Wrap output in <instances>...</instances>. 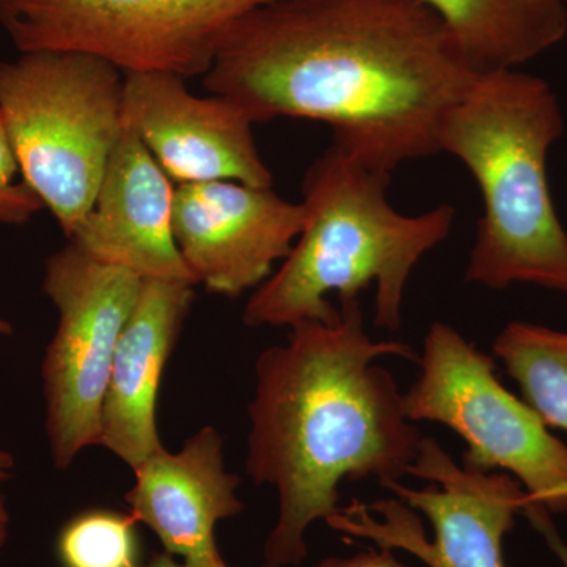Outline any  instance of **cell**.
<instances>
[{
  "label": "cell",
  "instance_id": "6da1fadb",
  "mask_svg": "<svg viewBox=\"0 0 567 567\" xmlns=\"http://www.w3.org/2000/svg\"><path fill=\"white\" fill-rule=\"evenodd\" d=\"M477 74L423 0H274L238 20L203 78L254 123L322 122L382 173L440 153Z\"/></svg>",
  "mask_w": 567,
  "mask_h": 567
},
{
  "label": "cell",
  "instance_id": "7a4b0ae2",
  "mask_svg": "<svg viewBox=\"0 0 567 567\" xmlns=\"http://www.w3.org/2000/svg\"><path fill=\"white\" fill-rule=\"evenodd\" d=\"M339 311L333 323L297 324L286 344L265 350L256 363L246 473L279 495L278 522L265 544L268 567L300 565L306 529L339 511V486L399 481L423 440L393 375L375 363L416 354L365 333L358 298Z\"/></svg>",
  "mask_w": 567,
  "mask_h": 567
},
{
  "label": "cell",
  "instance_id": "3957f363",
  "mask_svg": "<svg viewBox=\"0 0 567 567\" xmlns=\"http://www.w3.org/2000/svg\"><path fill=\"white\" fill-rule=\"evenodd\" d=\"M391 174L331 144L303 181V229L281 267L257 287L244 311L249 328L333 323L328 295L354 300L375 286V327L399 330L406 284L425 254L446 240L456 210L443 204L404 215L388 203Z\"/></svg>",
  "mask_w": 567,
  "mask_h": 567
},
{
  "label": "cell",
  "instance_id": "277c9868",
  "mask_svg": "<svg viewBox=\"0 0 567 567\" xmlns=\"http://www.w3.org/2000/svg\"><path fill=\"white\" fill-rule=\"evenodd\" d=\"M563 133L557 93L518 69L481 74L447 112L440 153L464 164L484 204L466 282L492 290L533 284L567 295V233L547 174Z\"/></svg>",
  "mask_w": 567,
  "mask_h": 567
},
{
  "label": "cell",
  "instance_id": "5b68a950",
  "mask_svg": "<svg viewBox=\"0 0 567 567\" xmlns=\"http://www.w3.org/2000/svg\"><path fill=\"white\" fill-rule=\"evenodd\" d=\"M125 74L78 52H24L0 61V114L22 182L66 240L91 212L121 140Z\"/></svg>",
  "mask_w": 567,
  "mask_h": 567
},
{
  "label": "cell",
  "instance_id": "8992f818",
  "mask_svg": "<svg viewBox=\"0 0 567 567\" xmlns=\"http://www.w3.org/2000/svg\"><path fill=\"white\" fill-rule=\"evenodd\" d=\"M420 364V379L404 394L405 416L456 432L470 472L506 473L527 492L529 506L567 513V446L503 386L495 361L436 322L425 334Z\"/></svg>",
  "mask_w": 567,
  "mask_h": 567
},
{
  "label": "cell",
  "instance_id": "52a82bcc",
  "mask_svg": "<svg viewBox=\"0 0 567 567\" xmlns=\"http://www.w3.org/2000/svg\"><path fill=\"white\" fill-rule=\"evenodd\" d=\"M274 0H0L20 54L78 52L123 74L204 78L233 25Z\"/></svg>",
  "mask_w": 567,
  "mask_h": 567
},
{
  "label": "cell",
  "instance_id": "ba28073f",
  "mask_svg": "<svg viewBox=\"0 0 567 567\" xmlns=\"http://www.w3.org/2000/svg\"><path fill=\"white\" fill-rule=\"evenodd\" d=\"M409 475L431 481L423 488L382 484L398 499L352 503L328 518L338 532L409 551L427 567H506L503 540L529 506L527 492L506 473L458 466L435 439L421 440Z\"/></svg>",
  "mask_w": 567,
  "mask_h": 567
},
{
  "label": "cell",
  "instance_id": "9c48e42d",
  "mask_svg": "<svg viewBox=\"0 0 567 567\" xmlns=\"http://www.w3.org/2000/svg\"><path fill=\"white\" fill-rule=\"evenodd\" d=\"M140 276L66 244L44 265L43 292L59 322L43 361L47 435L55 468L100 445L115 347L140 298Z\"/></svg>",
  "mask_w": 567,
  "mask_h": 567
},
{
  "label": "cell",
  "instance_id": "30bf717a",
  "mask_svg": "<svg viewBox=\"0 0 567 567\" xmlns=\"http://www.w3.org/2000/svg\"><path fill=\"white\" fill-rule=\"evenodd\" d=\"M301 204L240 182L175 185L173 229L186 267L208 292L237 298L262 286L303 229Z\"/></svg>",
  "mask_w": 567,
  "mask_h": 567
},
{
  "label": "cell",
  "instance_id": "8fae6325",
  "mask_svg": "<svg viewBox=\"0 0 567 567\" xmlns=\"http://www.w3.org/2000/svg\"><path fill=\"white\" fill-rule=\"evenodd\" d=\"M169 73H128L123 123L152 153L175 185L240 182L274 188L256 141V123L224 96L194 95Z\"/></svg>",
  "mask_w": 567,
  "mask_h": 567
},
{
  "label": "cell",
  "instance_id": "7c38bea8",
  "mask_svg": "<svg viewBox=\"0 0 567 567\" xmlns=\"http://www.w3.org/2000/svg\"><path fill=\"white\" fill-rule=\"evenodd\" d=\"M174 196V182L125 125L95 203L69 241L142 279L196 286L175 244Z\"/></svg>",
  "mask_w": 567,
  "mask_h": 567
},
{
  "label": "cell",
  "instance_id": "4fadbf2b",
  "mask_svg": "<svg viewBox=\"0 0 567 567\" xmlns=\"http://www.w3.org/2000/svg\"><path fill=\"white\" fill-rule=\"evenodd\" d=\"M125 495L130 514L152 529L167 554L189 567H229L216 547V525L244 511L240 477L224 468L223 439L212 425L186 440L178 453L164 447L134 470Z\"/></svg>",
  "mask_w": 567,
  "mask_h": 567
},
{
  "label": "cell",
  "instance_id": "5bb4252c",
  "mask_svg": "<svg viewBox=\"0 0 567 567\" xmlns=\"http://www.w3.org/2000/svg\"><path fill=\"white\" fill-rule=\"evenodd\" d=\"M193 284L144 279L123 328L102 409L100 445L133 472L164 450L156 427L163 372L194 303Z\"/></svg>",
  "mask_w": 567,
  "mask_h": 567
},
{
  "label": "cell",
  "instance_id": "9a60e30c",
  "mask_svg": "<svg viewBox=\"0 0 567 567\" xmlns=\"http://www.w3.org/2000/svg\"><path fill=\"white\" fill-rule=\"evenodd\" d=\"M473 73L517 70L567 35L566 0H423Z\"/></svg>",
  "mask_w": 567,
  "mask_h": 567
},
{
  "label": "cell",
  "instance_id": "2e32d148",
  "mask_svg": "<svg viewBox=\"0 0 567 567\" xmlns=\"http://www.w3.org/2000/svg\"><path fill=\"white\" fill-rule=\"evenodd\" d=\"M492 350L543 423L567 434V331L513 322Z\"/></svg>",
  "mask_w": 567,
  "mask_h": 567
},
{
  "label": "cell",
  "instance_id": "e0dca14e",
  "mask_svg": "<svg viewBox=\"0 0 567 567\" xmlns=\"http://www.w3.org/2000/svg\"><path fill=\"white\" fill-rule=\"evenodd\" d=\"M136 520L117 511H85L63 527L58 554L63 567H140Z\"/></svg>",
  "mask_w": 567,
  "mask_h": 567
},
{
  "label": "cell",
  "instance_id": "ac0fdd59",
  "mask_svg": "<svg viewBox=\"0 0 567 567\" xmlns=\"http://www.w3.org/2000/svg\"><path fill=\"white\" fill-rule=\"evenodd\" d=\"M20 174L17 155L6 122L0 114V224L22 226L43 210L44 205L24 182H17Z\"/></svg>",
  "mask_w": 567,
  "mask_h": 567
},
{
  "label": "cell",
  "instance_id": "d6986e66",
  "mask_svg": "<svg viewBox=\"0 0 567 567\" xmlns=\"http://www.w3.org/2000/svg\"><path fill=\"white\" fill-rule=\"evenodd\" d=\"M317 567H409L394 557L386 548L361 551L349 558H327Z\"/></svg>",
  "mask_w": 567,
  "mask_h": 567
},
{
  "label": "cell",
  "instance_id": "ffe728a7",
  "mask_svg": "<svg viewBox=\"0 0 567 567\" xmlns=\"http://www.w3.org/2000/svg\"><path fill=\"white\" fill-rule=\"evenodd\" d=\"M525 516L529 518L533 527L544 536L548 547L555 551L563 566L567 567V544L559 537L557 529L551 524L550 514L543 509V507H535V509H529L528 513H525Z\"/></svg>",
  "mask_w": 567,
  "mask_h": 567
},
{
  "label": "cell",
  "instance_id": "44dd1931",
  "mask_svg": "<svg viewBox=\"0 0 567 567\" xmlns=\"http://www.w3.org/2000/svg\"><path fill=\"white\" fill-rule=\"evenodd\" d=\"M14 458L9 451L0 450V547L6 544L9 537L10 516L7 511L6 498H3L2 487L13 475Z\"/></svg>",
  "mask_w": 567,
  "mask_h": 567
},
{
  "label": "cell",
  "instance_id": "7402d4cb",
  "mask_svg": "<svg viewBox=\"0 0 567 567\" xmlns=\"http://www.w3.org/2000/svg\"><path fill=\"white\" fill-rule=\"evenodd\" d=\"M140 567H189L186 563L175 561V558L171 554H156L153 555L151 561L147 565H140Z\"/></svg>",
  "mask_w": 567,
  "mask_h": 567
},
{
  "label": "cell",
  "instance_id": "603a6c76",
  "mask_svg": "<svg viewBox=\"0 0 567 567\" xmlns=\"http://www.w3.org/2000/svg\"><path fill=\"white\" fill-rule=\"evenodd\" d=\"M13 333V328H11V324L7 322V320H3L2 317H0V338H3V336H10Z\"/></svg>",
  "mask_w": 567,
  "mask_h": 567
},
{
  "label": "cell",
  "instance_id": "cb8c5ba5",
  "mask_svg": "<svg viewBox=\"0 0 567 567\" xmlns=\"http://www.w3.org/2000/svg\"><path fill=\"white\" fill-rule=\"evenodd\" d=\"M566 2H567V0H566Z\"/></svg>",
  "mask_w": 567,
  "mask_h": 567
},
{
  "label": "cell",
  "instance_id": "d4e9b609",
  "mask_svg": "<svg viewBox=\"0 0 567 567\" xmlns=\"http://www.w3.org/2000/svg\"><path fill=\"white\" fill-rule=\"evenodd\" d=\"M566 297H567V295H566Z\"/></svg>",
  "mask_w": 567,
  "mask_h": 567
}]
</instances>
